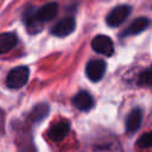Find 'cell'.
Segmentation results:
<instances>
[{"label":"cell","instance_id":"cell-1","mask_svg":"<svg viewBox=\"0 0 152 152\" xmlns=\"http://www.w3.org/2000/svg\"><path fill=\"white\" fill-rule=\"evenodd\" d=\"M30 70L25 65H19L10 70L6 77V86L11 89H19L24 87L28 80Z\"/></svg>","mask_w":152,"mask_h":152},{"label":"cell","instance_id":"cell-2","mask_svg":"<svg viewBox=\"0 0 152 152\" xmlns=\"http://www.w3.org/2000/svg\"><path fill=\"white\" fill-rule=\"evenodd\" d=\"M87 152H122V148L118 139L110 137L90 142L88 145Z\"/></svg>","mask_w":152,"mask_h":152},{"label":"cell","instance_id":"cell-3","mask_svg":"<svg viewBox=\"0 0 152 152\" xmlns=\"http://www.w3.org/2000/svg\"><path fill=\"white\" fill-rule=\"evenodd\" d=\"M132 7L128 5H119L109 11V13L106 17V23L110 27H118L120 26L131 14Z\"/></svg>","mask_w":152,"mask_h":152},{"label":"cell","instance_id":"cell-4","mask_svg":"<svg viewBox=\"0 0 152 152\" xmlns=\"http://www.w3.org/2000/svg\"><path fill=\"white\" fill-rule=\"evenodd\" d=\"M91 48L95 52L103 56H112L114 53V44L113 40L104 34H97L91 40Z\"/></svg>","mask_w":152,"mask_h":152},{"label":"cell","instance_id":"cell-5","mask_svg":"<svg viewBox=\"0 0 152 152\" xmlns=\"http://www.w3.org/2000/svg\"><path fill=\"white\" fill-rule=\"evenodd\" d=\"M104 72H106V63L102 59H99V58L90 59L86 65L87 77L93 82L100 81L103 77Z\"/></svg>","mask_w":152,"mask_h":152},{"label":"cell","instance_id":"cell-6","mask_svg":"<svg viewBox=\"0 0 152 152\" xmlns=\"http://www.w3.org/2000/svg\"><path fill=\"white\" fill-rule=\"evenodd\" d=\"M75 27H76L75 19L72 17H66V18L61 19L57 24H55L52 26L51 34H53L56 37H66L74 32Z\"/></svg>","mask_w":152,"mask_h":152},{"label":"cell","instance_id":"cell-7","mask_svg":"<svg viewBox=\"0 0 152 152\" xmlns=\"http://www.w3.org/2000/svg\"><path fill=\"white\" fill-rule=\"evenodd\" d=\"M70 131V122L66 120H61L51 125L48 131V137L52 141H62Z\"/></svg>","mask_w":152,"mask_h":152},{"label":"cell","instance_id":"cell-8","mask_svg":"<svg viewBox=\"0 0 152 152\" xmlns=\"http://www.w3.org/2000/svg\"><path fill=\"white\" fill-rule=\"evenodd\" d=\"M74 107H76L78 110L82 112H88L94 107V99L93 96L86 91V90H81L78 91L71 100Z\"/></svg>","mask_w":152,"mask_h":152},{"label":"cell","instance_id":"cell-9","mask_svg":"<svg viewBox=\"0 0 152 152\" xmlns=\"http://www.w3.org/2000/svg\"><path fill=\"white\" fill-rule=\"evenodd\" d=\"M57 12H58V5L56 2H48L42 7H39L34 12V15L40 23L44 24L45 21L52 20L57 15Z\"/></svg>","mask_w":152,"mask_h":152},{"label":"cell","instance_id":"cell-10","mask_svg":"<svg viewBox=\"0 0 152 152\" xmlns=\"http://www.w3.org/2000/svg\"><path fill=\"white\" fill-rule=\"evenodd\" d=\"M142 120V112L140 108H134L129 112V114L126 118V132L127 133H134L139 129Z\"/></svg>","mask_w":152,"mask_h":152},{"label":"cell","instance_id":"cell-11","mask_svg":"<svg viewBox=\"0 0 152 152\" xmlns=\"http://www.w3.org/2000/svg\"><path fill=\"white\" fill-rule=\"evenodd\" d=\"M148 25H150V20H148L147 18H145V17H139V18L134 19V20L128 25V27L121 33V36L127 37V36L138 34V33L145 31Z\"/></svg>","mask_w":152,"mask_h":152},{"label":"cell","instance_id":"cell-12","mask_svg":"<svg viewBox=\"0 0 152 152\" xmlns=\"http://www.w3.org/2000/svg\"><path fill=\"white\" fill-rule=\"evenodd\" d=\"M18 43L17 36L13 32H4L0 34V53H6L12 50Z\"/></svg>","mask_w":152,"mask_h":152},{"label":"cell","instance_id":"cell-13","mask_svg":"<svg viewBox=\"0 0 152 152\" xmlns=\"http://www.w3.org/2000/svg\"><path fill=\"white\" fill-rule=\"evenodd\" d=\"M48 114H49V104H46V103H39V104H37L32 109V112L28 115V119H30L31 122H39Z\"/></svg>","mask_w":152,"mask_h":152},{"label":"cell","instance_id":"cell-14","mask_svg":"<svg viewBox=\"0 0 152 152\" xmlns=\"http://www.w3.org/2000/svg\"><path fill=\"white\" fill-rule=\"evenodd\" d=\"M137 146L141 150L152 148V131L144 133L137 141Z\"/></svg>","mask_w":152,"mask_h":152},{"label":"cell","instance_id":"cell-15","mask_svg":"<svg viewBox=\"0 0 152 152\" xmlns=\"http://www.w3.org/2000/svg\"><path fill=\"white\" fill-rule=\"evenodd\" d=\"M138 84L139 86H152V65L139 75Z\"/></svg>","mask_w":152,"mask_h":152}]
</instances>
